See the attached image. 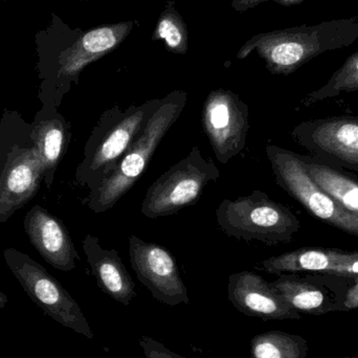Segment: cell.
I'll use <instances>...</instances> for the list:
<instances>
[{
    "label": "cell",
    "instance_id": "1",
    "mask_svg": "<svg viewBox=\"0 0 358 358\" xmlns=\"http://www.w3.org/2000/svg\"><path fill=\"white\" fill-rule=\"evenodd\" d=\"M358 39V17L301 25L255 35L243 44L237 58L256 50L269 73L288 76L324 52L342 50Z\"/></svg>",
    "mask_w": 358,
    "mask_h": 358
},
{
    "label": "cell",
    "instance_id": "2",
    "mask_svg": "<svg viewBox=\"0 0 358 358\" xmlns=\"http://www.w3.org/2000/svg\"><path fill=\"white\" fill-rule=\"evenodd\" d=\"M161 102L162 99H155L125 110L115 106L104 111L86 143L83 161L76 171V183L87 187L90 193L96 191L117 169Z\"/></svg>",
    "mask_w": 358,
    "mask_h": 358
},
{
    "label": "cell",
    "instance_id": "3",
    "mask_svg": "<svg viewBox=\"0 0 358 358\" xmlns=\"http://www.w3.org/2000/svg\"><path fill=\"white\" fill-rule=\"evenodd\" d=\"M43 179L31 123L18 111L4 110L0 117V223L35 197Z\"/></svg>",
    "mask_w": 358,
    "mask_h": 358
},
{
    "label": "cell",
    "instance_id": "4",
    "mask_svg": "<svg viewBox=\"0 0 358 358\" xmlns=\"http://www.w3.org/2000/svg\"><path fill=\"white\" fill-rule=\"evenodd\" d=\"M187 101V94L182 90H176L162 99L159 108L122 157L117 169L96 191L90 193L86 201L90 210L96 214L107 212L140 180L157 147L178 121Z\"/></svg>",
    "mask_w": 358,
    "mask_h": 358
},
{
    "label": "cell",
    "instance_id": "5",
    "mask_svg": "<svg viewBox=\"0 0 358 358\" xmlns=\"http://www.w3.org/2000/svg\"><path fill=\"white\" fill-rule=\"evenodd\" d=\"M216 216L229 237L271 246L289 243L301 229V221L289 208L258 189L235 200H223Z\"/></svg>",
    "mask_w": 358,
    "mask_h": 358
},
{
    "label": "cell",
    "instance_id": "6",
    "mask_svg": "<svg viewBox=\"0 0 358 358\" xmlns=\"http://www.w3.org/2000/svg\"><path fill=\"white\" fill-rule=\"evenodd\" d=\"M266 155L275 182L311 216L358 238V216L343 208L313 181L307 173L300 155L269 145L266 147Z\"/></svg>",
    "mask_w": 358,
    "mask_h": 358
},
{
    "label": "cell",
    "instance_id": "7",
    "mask_svg": "<svg viewBox=\"0 0 358 358\" xmlns=\"http://www.w3.org/2000/svg\"><path fill=\"white\" fill-rule=\"evenodd\" d=\"M220 178L218 167L206 159L199 148L191 152L157 178L146 192L142 202L143 215L147 218L176 214L199 200L206 185Z\"/></svg>",
    "mask_w": 358,
    "mask_h": 358
},
{
    "label": "cell",
    "instance_id": "8",
    "mask_svg": "<svg viewBox=\"0 0 358 358\" xmlns=\"http://www.w3.org/2000/svg\"><path fill=\"white\" fill-rule=\"evenodd\" d=\"M3 257L23 290L46 315L76 334L94 338L81 307L41 264L15 248L4 250Z\"/></svg>",
    "mask_w": 358,
    "mask_h": 358
},
{
    "label": "cell",
    "instance_id": "9",
    "mask_svg": "<svg viewBox=\"0 0 358 358\" xmlns=\"http://www.w3.org/2000/svg\"><path fill=\"white\" fill-rule=\"evenodd\" d=\"M357 278L326 273H281L271 287L298 313L322 315L357 308Z\"/></svg>",
    "mask_w": 358,
    "mask_h": 358
},
{
    "label": "cell",
    "instance_id": "10",
    "mask_svg": "<svg viewBox=\"0 0 358 358\" xmlns=\"http://www.w3.org/2000/svg\"><path fill=\"white\" fill-rule=\"evenodd\" d=\"M292 136L313 159L358 173V117H331L302 122Z\"/></svg>",
    "mask_w": 358,
    "mask_h": 358
},
{
    "label": "cell",
    "instance_id": "11",
    "mask_svg": "<svg viewBox=\"0 0 358 358\" xmlns=\"http://www.w3.org/2000/svg\"><path fill=\"white\" fill-rule=\"evenodd\" d=\"M248 104L231 90H212L204 101L202 126L219 163L241 153L250 130Z\"/></svg>",
    "mask_w": 358,
    "mask_h": 358
},
{
    "label": "cell",
    "instance_id": "12",
    "mask_svg": "<svg viewBox=\"0 0 358 358\" xmlns=\"http://www.w3.org/2000/svg\"><path fill=\"white\" fill-rule=\"evenodd\" d=\"M129 257L138 279L155 300L168 306L189 304L187 286L181 279L173 255L167 248L132 235L129 238Z\"/></svg>",
    "mask_w": 358,
    "mask_h": 358
},
{
    "label": "cell",
    "instance_id": "13",
    "mask_svg": "<svg viewBox=\"0 0 358 358\" xmlns=\"http://www.w3.org/2000/svg\"><path fill=\"white\" fill-rule=\"evenodd\" d=\"M227 296L233 306L248 317L263 321L301 320L300 313L285 302L271 283L252 271L233 273L227 284Z\"/></svg>",
    "mask_w": 358,
    "mask_h": 358
},
{
    "label": "cell",
    "instance_id": "14",
    "mask_svg": "<svg viewBox=\"0 0 358 358\" xmlns=\"http://www.w3.org/2000/svg\"><path fill=\"white\" fill-rule=\"evenodd\" d=\"M23 225L31 245L48 264L61 271L76 268V261L81 258L62 220L35 206L25 214Z\"/></svg>",
    "mask_w": 358,
    "mask_h": 358
},
{
    "label": "cell",
    "instance_id": "15",
    "mask_svg": "<svg viewBox=\"0 0 358 358\" xmlns=\"http://www.w3.org/2000/svg\"><path fill=\"white\" fill-rule=\"evenodd\" d=\"M43 103L31 123V136L41 159L43 181L50 187L54 182L57 168L66 152L71 130L66 120L59 113L56 103Z\"/></svg>",
    "mask_w": 358,
    "mask_h": 358
},
{
    "label": "cell",
    "instance_id": "16",
    "mask_svg": "<svg viewBox=\"0 0 358 358\" xmlns=\"http://www.w3.org/2000/svg\"><path fill=\"white\" fill-rule=\"evenodd\" d=\"M82 244L99 288L113 300L129 306L136 296V283L119 252L103 248L98 238L92 235L85 236Z\"/></svg>",
    "mask_w": 358,
    "mask_h": 358
},
{
    "label": "cell",
    "instance_id": "17",
    "mask_svg": "<svg viewBox=\"0 0 358 358\" xmlns=\"http://www.w3.org/2000/svg\"><path fill=\"white\" fill-rule=\"evenodd\" d=\"M357 252L338 248H303L271 257L261 263L273 275L296 273H326L346 275Z\"/></svg>",
    "mask_w": 358,
    "mask_h": 358
},
{
    "label": "cell",
    "instance_id": "18",
    "mask_svg": "<svg viewBox=\"0 0 358 358\" xmlns=\"http://www.w3.org/2000/svg\"><path fill=\"white\" fill-rule=\"evenodd\" d=\"M134 25V21H124L96 27L84 34L65 58L61 71L63 77L77 81L84 67L117 50L131 33Z\"/></svg>",
    "mask_w": 358,
    "mask_h": 358
},
{
    "label": "cell",
    "instance_id": "19",
    "mask_svg": "<svg viewBox=\"0 0 358 358\" xmlns=\"http://www.w3.org/2000/svg\"><path fill=\"white\" fill-rule=\"evenodd\" d=\"M307 173L324 192L343 208L358 216V180L338 168L322 163L313 157L301 155Z\"/></svg>",
    "mask_w": 358,
    "mask_h": 358
},
{
    "label": "cell",
    "instance_id": "20",
    "mask_svg": "<svg viewBox=\"0 0 358 358\" xmlns=\"http://www.w3.org/2000/svg\"><path fill=\"white\" fill-rule=\"evenodd\" d=\"M250 347V358H306L309 351L302 336L282 331L258 334Z\"/></svg>",
    "mask_w": 358,
    "mask_h": 358
},
{
    "label": "cell",
    "instance_id": "21",
    "mask_svg": "<svg viewBox=\"0 0 358 358\" xmlns=\"http://www.w3.org/2000/svg\"><path fill=\"white\" fill-rule=\"evenodd\" d=\"M355 92H358V50L348 57L338 71H334L325 85L307 94L302 104L306 107L313 106L340 94Z\"/></svg>",
    "mask_w": 358,
    "mask_h": 358
},
{
    "label": "cell",
    "instance_id": "22",
    "mask_svg": "<svg viewBox=\"0 0 358 358\" xmlns=\"http://www.w3.org/2000/svg\"><path fill=\"white\" fill-rule=\"evenodd\" d=\"M163 40L168 52L173 54L185 55L187 52V24L176 8V1L169 0L166 3L165 10L157 20V27L152 34V41Z\"/></svg>",
    "mask_w": 358,
    "mask_h": 358
},
{
    "label": "cell",
    "instance_id": "23",
    "mask_svg": "<svg viewBox=\"0 0 358 358\" xmlns=\"http://www.w3.org/2000/svg\"><path fill=\"white\" fill-rule=\"evenodd\" d=\"M140 346L142 347L144 358H187L170 350L163 343L150 336H141Z\"/></svg>",
    "mask_w": 358,
    "mask_h": 358
},
{
    "label": "cell",
    "instance_id": "24",
    "mask_svg": "<svg viewBox=\"0 0 358 358\" xmlns=\"http://www.w3.org/2000/svg\"><path fill=\"white\" fill-rule=\"evenodd\" d=\"M273 1L277 3L281 4L284 6H296V4L302 3L305 0H233L231 1V8L237 12H245V10H250V8H256L259 4L263 2Z\"/></svg>",
    "mask_w": 358,
    "mask_h": 358
},
{
    "label": "cell",
    "instance_id": "25",
    "mask_svg": "<svg viewBox=\"0 0 358 358\" xmlns=\"http://www.w3.org/2000/svg\"><path fill=\"white\" fill-rule=\"evenodd\" d=\"M8 303V296L4 294L3 292H0V309L3 308Z\"/></svg>",
    "mask_w": 358,
    "mask_h": 358
},
{
    "label": "cell",
    "instance_id": "26",
    "mask_svg": "<svg viewBox=\"0 0 358 358\" xmlns=\"http://www.w3.org/2000/svg\"><path fill=\"white\" fill-rule=\"evenodd\" d=\"M351 358H358V357H351Z\"/></svg>",
    "mask_w": 358,
    "mask_h": 358
}]
</instances>
